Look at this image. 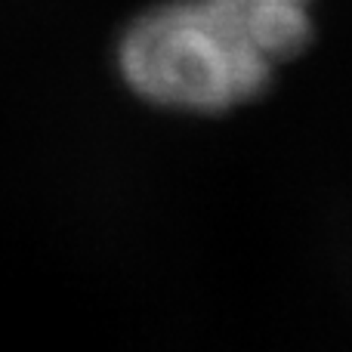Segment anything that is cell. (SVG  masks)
Returning <instances> with one entry per match:
<instances>
[{"mask_svg":"<svg viewBox=\"0 0 352 352\" xmlns=\"http://www.w3.org/2000/svg\"><path fill=\"white\" fill-rule=\"evenodd\" d=\"M232 3H260V0H232ZM281 3H309V0H281Z\"/></svg>","mask_w":352,"mask_h":352,"instance_id":"2","label":"cell"},{"mask_svg":"<svg viewBox=\"0 0 352 352\" xmlns=\"http://www.w3.org/2000/svg\"><path fill=\"white\" fill-rule=\"evenodd\" d=\"M118 68L136 96L179 111H226L266 90L272 62L219 0H167L130 22Z\"/></svg>","mask_w":352,"mask_h":352,"instance_id":"1","label":"cell"}]
</instances>
